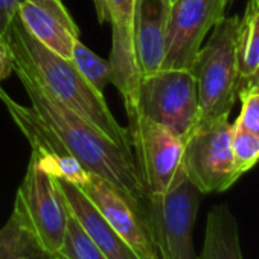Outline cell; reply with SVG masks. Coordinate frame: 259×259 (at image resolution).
Wrapping results in <instances>:
<instances>
[{
  "label": "cell",
  "instance_id": "cell-28",
  "mask_svg": "<svg viewBox=\"0 0 259 259\" xmlns=\"http://www.w3.org/2000/svg\"><path fill=\"white\" fill-rule=\"evenodd\" d=\"M98 2H99V0H93V4H95V5H98Z\"/></svg>",
  "mask_w": 259,
  "mask_h": 259
},
{
  "label": "cell",
  "instance_id": "cell-29",
  "mask_svg": "<svg viewBox=\"0 0 259 259\" xmlns=\"http://www.w3.org/2000/svg\"><path fill=\"white\" fill-rule=\"evenodd\" d=\"M232 2H233V0H227V4H229V5H230Z\"/></svg>",
  "mask_w": 259,
  "mask_h": 259
},
{
  "label": "cell",
  "instance_id": "cell-27",
  "mask_svg": "<svg viewBox=\"0 0 259 259\" xmlns=\"http://www.w3.org/2000/svg\"><path fill=\"white\" fill-rule=\"evenodd\" d=\"M174 2H177V0H169V4H171V5H172Z\"/></svg>",
  "mask_w": 259,
  "mask_h": 259
},
{
  "label": "cell",
  "instance_id": "cell-9",
  "mask_svg": "<svg viewBox=\"0 0 259 259\" xmlns=\"http://www.w3.org/2000/svg\"><path fill=\"white\" fill-rule=\"evenodd\" d=\"M78 188L139 259H162L148 220L147 200L138 201L128 197L95 174H89Z\"/></svg>",
  "mask_w": 259,
  "mask_h": 259
},
{
  "label": "cell",
  "instance_id": "cell-2",
  "mask_svg": "<svg viewBox=\"0 0 259 259\" xmlns=\"http://www.w3.org/2000/svg\"><path fill=\"white\" fill-rule=\"evenodd\" d=\"M4 38L13 52L14 64L26 70L49 95L81 114L119 147L132 150L126 128L113 116L104 93L82 76L72 60L63 58L35 40L19 16L13 19Z\"/></svg>",
  "mask_w": 259,
  "mask_h": 259
},
{
  "label": "cell",
  "instance_id": "cell-8",
  "mask_svg": "<svg viewBox=\"0 0 259 259\" xmlns=\"http://www.w3.org/2000/svg\"><path fill=\"white\" fill-rule=\"evenodd\" d=\"M128 139L148 195L165 192L182 166L185 142L145 117L136 105H125Z\"/></svg>",
  "mask_w": 259,
  "mask_h": 259
},
{
  "label": "cell",
  "instance_id": "cell-15",
  "mask_svg": "<svg viewBox=\"0 0 259 259\" xmlns=\"http://www.w3.org/2000/svg\"><path fill=\"white\" fill-rule=\"evenodd\" d=\"M55 180L64 195L70 215L108 259H139L76 185L61 179Z\"/></svg>",
  "mask_w": 259,
  "mask_h": 259
},
{
  "label": "cell",
  "instance_id": "cell-3",
  "mask_svg": "<svg viewBox=\"0 0 259 259\" xmlns=\"http://www.w3.org/2000/svg\"><path fill=\"white\" fill-rule=\"evenodd\" d=\"M238 25L239 17L236 16L220 20L189 69L197 82L198 122L229 117L235 105L241 82L236 45Z\"/></svg>",
  "mask_w": 259,
  "mask_h": 259
},
{
  "label": "cell",
  "instance_id": "cell-13",
  "mask_svg": "<svg viewBox=\"0 0 259 259\" xmlns=\"http://www.w3.org/2000/svg\"><path fill=\"white\" fill-rule=\"evenodd\" d=\"M17 16L35 40L63 58L72 60L79 29L63 0H25Z\"/></svg>",
  "mask_w": 259,
  "mask_h": 259
},
{
  "label": "cell",
  "instance_id": "cell-21",
  "mask_svg": "<svg viewBox=\"0 0 259 259\" xmlns=\"http://www.w3.org/2000/svg\"><path fill=\"white\" fill-rule=\"evenodd\" d=\"M230 144L236 169L242 176L259 162V136L233 123Z\"/></svg>",
  "mask_w": 259,
  "mask_h": 259
},
{
  "label": "cell",
  "instance_id": "cell-6",
  "mask_svg": "<svg viewBox=\"0 0 259 259\" xmlns=\"http://www.w3.org/2000/svg\"><path fill=\"white\" fill-rule=\"evenodd\" d=\"M150 120L165 126L183 142L200 119L197 82L191 70L160 69L144 76L133 104Z\"/></svg>",
  "mask_w": 259,
  "mask_h": 259
},
{
  "label": "cell",
  "instance_id": "cell-18",
  "mask_svg": "<svg viewBox=\"0 0 259 259\" xmlns=\"http://www.w3.org/2000/svg\"><path fill=\"white\" fill-rule=\"evenodd\" d=\"M45 254L34 238L11 215L4 227H0V259H28Z\"/></svg>",
  "mask_w": 259,
  "mask_h": 259
},
{
  "label": "cell",
  "instance_id": "cell-11",
  "mask_svg": "<svg viewBox=\"0 0 259 259\" xmlns=\"http://www.w3.org/2000/svg\"><path fill=\"white\" fill-rule=\"evenodd\" d=\"M0 101L8 108L13 120L20 132L29 141L32 147L31 157L40 165L43 171L55 179L70 182L81 186L90 172L69 153L63 141L54 133L32 107H25L16 102L2 87H0Z\"/></svg>",
  "mask_w": 259,
  "mask_h": 259
},
{
  "label": "cell",
  "instance_id": "cell-7",
  "mask_svg": "<svg viewBox=\"0 0 259 259\" xmlns=\"http://www.w3.org/2000/svg\"><path fill=\"white\" fill-rule=\"evenodd\" d=\"M229 117L198 122L185 141L182 165L201 194L227 191L239 177L232 153Z\"/></svg>",
  "mask_w": 259,
  "mask_h": 259
},
{
  "label": "cell",
  "instance_id": "cell-25",
  "mask_svg": "<svg viewBox=\"0 0 259 259\" xmlns=\"http://www.w3.org/2000/svg\"><path fill=\"white\" fill-rule=\"evenodd\" d=\"M239 90H245V92H259V67L256 69V72L239 87Z\"/></svg>",
  "mask_w": 259,
  "mask_h": 259
},
{
  "label": "cell",
  "instance_id": "cell-17",
  "mask_svg": "<svg viewBox=\"0 0 259 259\" xmlns=\"http://www.w3.org/2000/svg\"><path fill=\"white\" fill-rule=\"evenodd\" d=\"M236 45L241 87L259 67V0H248L239 19Z\"/></svg>",
  "mask_w": 259,
  "mask_h": 259
},
{
  "label": "cell",
  "instance_id": "cell-26",
  "mask_svg": "<svg viewBox=\"0 0 259 259\" xmlns=\"http://www.w3.org/2000/svg\"><path fill=\"white\" fill-rule=\"evenodd\" d=\"M28 259H48L46 254H37V256H32V257H28Z\"/></svg>",
  "mask_w": 259,
  "mask_h": 259
},
{
  "label": "cell",
  "instance_id": "cell-5",
  "mask_svg": "<svg viewBox=\"0 0 259 259\" xmlns=\"http://www.w3.org/2000/svg\"><path fill=\"white\" fill-rule=\"evenodd\" d=\"M200 197L183 165L165 192L147 197L148 220L162 259H197L192 232Z\"/></svg>",
  "mask_w": 259,
  "mask_h": 259
},
{
  "label": "cell",
  "instance_id": "cell-24",
  "mask_svg": "<svg viewBox=\"0 0 259 259\" xmlns=\"http://www.w3.org/2000/svg\"><path fill=\"white\" fill-rule=\"evenodd\" d=\"M14 70V57L5 38L0 37V82L7 79Z\"/></svg>",
  "mask_w": 259,
  "mask_h": 259
},
{
  "label": "cell",
  "instance_id": "cell-19",
  "mask_svg": "<svg viewBox=\"0 0 259 259\" xmlns=\"http://www.w3.org/2000/svg\"><path fill=\"white\" fill-rule=\"evenodd\" d=\"M48 259H108L85 235L78 221L70 215L63 244Z\"/></svg>",
  "mask_w": 259,
  "mask_h": 259
},
{
  "label": "cell",
  "instance_id": "cell-23",
  "mask_svg": "<svg viewBox=\"0 0 259 259\" xmlns=\"http://www.w3.org/2000/svg\"><path fill=\"white\" fill-rule=\"evenodd\" d=\"M25 0H0V37L4 38L10 23L17 16L19 7Z\"/></svg>",
  "mask_w": 259,
  "mask_h": 259
},
{
  "label": "cell",
  "instance_id": "cell-14",
  "mask_svg": "<svg viewBox=\"0 0 259 259\" xmlns=\"http://www.w3.org/2000/svg\"><path fill=\"white\" fill-rule=\"evenodd\" d=\"M169 10V0H136L135 52L141 78L162 69Z\"/></svg>",
  "mask_w": 259,
  "mask_h": 259
},
{
  "label": "cell",
  "instance_id": "cell-22",
  "mask_svg": "<svg viewBox=\"0 0 259 259\" xmlns=\"http://www.w3.org/2000/svg\"><path fill=\"white\" fill-rule=\"evenodd\" d=\"M242 102L241 113L235 123L259 136V92H238Z\"/></svg>",
  "mask_w": 259,
  "mask_h": 259
},
{
  "label": "cell",
  "instance_id": "cell-12",
  "mask_svg": "<svg viewBox=\"0 0 259 259\" xmlns=\"http://www.w3.org/2000/svg\"><path fill=\"white\" fill-rule=\"evenodd\" d=\"M135 7L136 0H99L95 5L99 23L111 25V82L125 105L136 101L142 79L135 52Z\"/></svg>",
  "mask_w": 259,
  "mask_h": 259
},
{
  "label": "cell",
  "instance_id": "cell-20",
  "mask_svg": "<svg viewBox=\"0 0 259 259\" xmlns=\"http://www.w3.org/2000/svg\"><path fill=\"white\" fill-rule=\"evenodd\" d=\"M72 61L76 69L82 73V76L99 92L104 93L105 87L111 82V69L110 63L99 55H96L92 49L81 43V40L75 41L72 49Z\"/></svg>",
  "mask_w": 259,
  "mask_h": 259
},
{
  "label": "cell",
  "instance_id": "cell-4",
  "mask_svg": "<svg viewBox=\"0 0 259 259\" xmlns=\"http://www.w3.org/2000/svg\"><path fill=\"white\" fill-rule=\"evenodd\" d=\"M48 256L64 239L70 212L55 180L31 157L11 213Z\"/></svg>",
  "mask_w": 259,
  "mask_h": 259
},
{
  "label": "cell",
  "instance_id": "cell-1",
  "mask_svg": "<svg viewBox=\"0 0 259 259\" xmlns=\"http://www.w3.org/2000/svg\"><path fill=\"white\" fill-rule=\"evenodd\" d=\"M14 72L31 99V107L87 172L138 201L147 200L148 194L132 150L119 147L81 114L57 101L20 66L14 64Z\"/></svg>",
  "mask_w": 259,
  "mask_h": 259
},
{
  "label": "cell",
  "instance_id": "cell-10",
  "mask_svg": "<svg viewBox=\"0 0 259 259\" xmlns=\"http://www.w3.org/2000/svg\"><path fill=\"white\" fill-rule=\"evenodd\" d=\"M227 0H177L171 5L162 69L189 70L203 40L226 17Z\"/></svg>",
  "mask_w": 259,
  "mask_h": 259
},
{
  "label": "cell",
  "instance_id": "cell-16",
  "mask_svg": "<svg viewBox=\"0 0 259 259\" xmlns=\"http://www.w3.org/2000/svg\"><path fill=\"white\" fill-rule=\"evenodd\" d=\"M197 259H242L238 223L227 204H217L209 210L204 242Z\"/></svg>",
  "mask_w": 259,
  "mask_h": 259
}]
</instances>
